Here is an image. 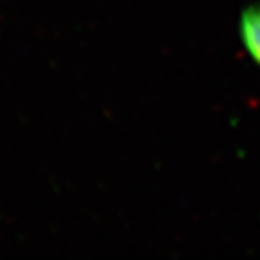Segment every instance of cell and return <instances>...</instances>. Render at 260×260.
<instances>
[{
  "label": "cell",
  "mask_w": 260,
  "mask_h": 260,
  "mask_svg": "<svg viewBox=\"0 0 260 260\" xmlns=\"http://www.w3.org/2000/svg\"><path fill=\"white\" fill-rule=\"evenodd\" d=\"M241 38L251 57L260 64V7L254 5L241 14Z\"/></svg>",
  "instance_id": "1"
}]
</instances>
